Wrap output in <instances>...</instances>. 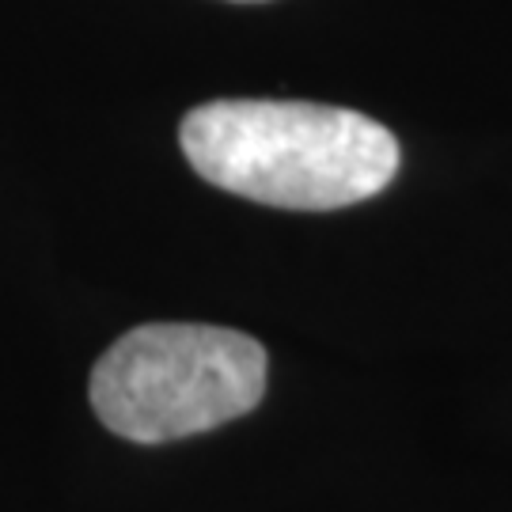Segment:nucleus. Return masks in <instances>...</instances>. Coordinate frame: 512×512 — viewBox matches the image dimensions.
Listing matches in <instances>:
<instances>
[{"label": "nucleus", "mask_w": 512, "mask_h": 512, "mask_svg": "<svg viewBox=\"0 0 512 512\" xmlns=\"http://www.w3.org/2000/svg\"><path fill=\"white\" fill-rule=\"evenodd\" d=\"M205 183L277 209H342L399 171L395 133L368 114L296 99H213L179 126Z\"/></svg>", "instance_id": "nucleus-1"}, {"label": "nucleus", "mask_w": 512, "mask_h": 512, "mask_svg": "<svg viewBox=\"0 0 512 512\" xmlns=\"http://www.w3.org/2000/svg\"><path fill=\"white\" fill-rule=\"evenodd\" d=\"M92 410L137 444L209 433L251 414L266 395V349L251 334L209 323H145L92 368Z\"/></svg>", "instance_id": "nucleus-2"}]
</instances>
